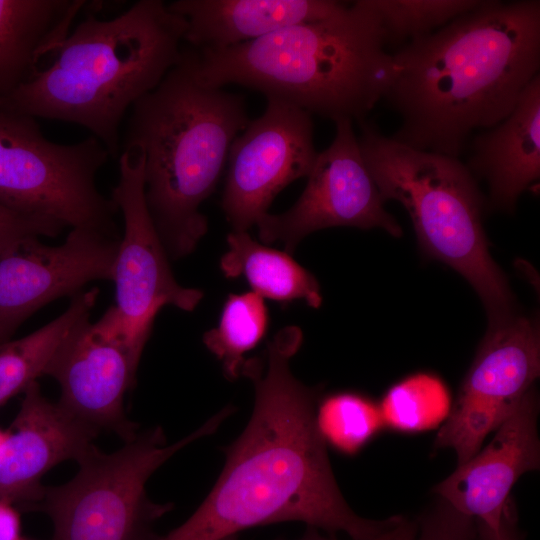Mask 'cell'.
<instances>
[{"instance_id": "32", "label": "cell", "mask_w": 540, "mask_h": 540, "mask_svg": "<svg viewBox=\"0 0 540 540\" xmlns=\"http://www.w3.org/2000/svg\"><path fill=\"white\" fill-rule=\"evenodd\" d=\"M223 540H240L237 536H232V537H228L226 539H223Z\"/></svg>"}, {"instance_id": "7", "label": "cell", "mask_w": 540, "mask_h": 540, "mask_svg": "<svg viewBox=\"0 0 540 540\" xmlns=\"http://www.w3.org/2000/svg\"><path fill=\"white\" fill-rule=\"evenodd\" d=\"M232 411L224 408L172 444L156 426L112 453L94 445L71 480L44 488L41 509L52 522V540H162L154 524L172 505L148 497V479L175 453L214 433Z\"/></svg>"}, {"instance_id": "9", "label": "cell", "mask_w": 540, "mask_h": 540, "mask_svg": "<svg viewBox=\"0 0 540 540\" xmlns=\"http://www.w3.org/2000/svg\"><path fill=\"white\" fill-rule=\"evenodd\" d=\"M119 181L111 199L121 212L124 231L113 267L115 305L109 308L133 355L140 360L158 312L166 305L192 311L203 291L181 286L149 213L144 191V155L122 150Z\"/></svg>"}, {"instance_id": "30", "label": "cell", "mask_w": 540, "mask_h": 540, "mask_svg": "<svg viewBox=\"0 0 540 540\" xmlns=\"http://www.w3.org/2000/svg\"><path fill=\"white\" fill-rule=\"evenodd\" d=\"M21 522L12 503L0 500V540H21Z\"/></svg>"}, {"instance_id": "1", "label": "cell", "mask_w": 540, "mask_h": 540, "mask_svg": "<svg viewBox=\"0 0 540 540\" xmlns=\"http://www.w3.org/2000/svg\"><path fill=\"white\" fill-rule=\"evenodd\" d=\"M302 340L298 326L283 327L267 343L265 359H249L244 376L255 388L251 418L225 449V465L212 490L162 540H223L288 521L344 532L352 540H375L401 521V515L360 517L344 500L315 426L319 390L304 385L290 369Z\"/></svg>"}, {"instance_id": "27", "label": "cell", "mask_w": 540, "mask_h": 540, "mask_svg": "<svg viewBox=\"0 0 540 540\" xmlns=\"http://www.w3.org/2000/svg\"><path fill=\"white\" fill-rule=\"evenodd\" d=\"M65 227L51 219L28 216L0 204V255L33 237H56Z\"/></svg>"}, {"instance_id": "23", "label": "cell", "mask_w": 540, "mask_h": 540, "mask_svg": "<svg viewBox=\"0 0 540 540\" xmlns=\"http://www.w3.org/2000/svg\"><path fill=\"white\" fill-rule=\"evenodd\" d=\"M378 406L384 426L407 433L437 427L451 410L447 387L428 373L413 374L393 385Z\"/></svg>"}, {"instance_id": "10", "label": "cell", "mask_w": 540, "mask_h": 540, "mask_svg": "<svg viewBox=\"0 0 540 540\" xmlns=\"http://www.w3.org/2000/svg\"><path fill=\"white\" fill-rule=\"evenodd\" d=\"M540 372V334L534 319L511 316L491 324L462 383L435 448H452L458 465L516 409Z\"/></svg>"}, {"instance_id": "21", "label": "cell", "mask_w": 540, "mask_h": 540, "mask_svg": "<svg viewBox=\"0 0 540 540\" xmlns=\"http://www.w3.org/2000/svg\"><path fill=\"white\" fill-rule=\"evenodd\" d=\"M99 289L94 287L72 297L57 318L17 340L0 344V406L25 389L46 370L71 330L89 317Z\"/></svg>"}, {"instance_id": "2", "label": "cell", "mask_w": 540, "mask_h": 540, "mask_svg": "<svg viewBox=\"0 0 540 540\" xmlns=\"http://www.w3.org/2000/svg\"><path fill=\"white\" fill-rule=\"evenodd\" d=\"M392 59L383 99L401 125L391 137L459 158L472 132L508 117L539 74L540 2L481 1Z\"/></svg>"}, {"instance_id": "25", "label": "cell", "mask_w": 540, "mask_h": 540, "mask_svg": "<svg viewBox=\"0 0 540 540\" xmlns=\"http://www.w3.org/2000/svg\"><path fill=\"white\" fill-rule=\"evenodd\" d=\"M377 19L386 46L403 45L434 32L481 0H363Z\"/></svg>"}, {"instance_id": "6", "label": "cell", "mask_w": 540, "mask_h": 540, "mask_svg": "<svg viewBox=\"0 0 540 540\" xmlns=\"http://www.w3.org/2000/svg\"><path fill=\"white\" fill-rule=\"evenodd\" d=\"M358 123L360 151L383 200L400 202L423 249L471 284L489 325L513 316L511 291L482 226L484 197L466 165L385 136L366 119Z\"/></svg>"}, {"instance_id": "31", "label": "cell", "mask_w": 540, "mask_h": 540, "mask_svg": "<svg viewBox=\"0 0 540 540\" xmlns=\"http://www.w3.org/2000/svg\"><path fill=\"white\" fill-rule=\"evenodd\" d=\"M5 437H6V431H2L0 430V447L2 446L4 440H5Z\"/></svg>"}, {"instance_id": "22", "label": "cell", "mask_w": 540, "mask_h": 540, "mask_svg": "<svg viewBox=\"0 0 540 540\" xmlns=\"http://www.w3.org/2000/svg\"><path fill=\"white\" fill-rule=\"evenodd\" d=\"M268 322L260 295L253 291L228 295L218 325L204 333L203 343L221 362L229 380L243 376L248 361L245 355L264 338Z\"/></svg>"}, {"instance_id": "29", "label": "cell", "mask_w": 540, "mask_h": 540, "mask_svg": "<svg viewBox=\"0 0 540 540\" xmlns=\"http://www.w3.org/2000/svg\"><path fill=\"white\" fill-rule=\"evenodd\" d=\"M417 533V522L410 521L403 517L401 521L382 534L375 540H412ZM280 540V539H279ZM298 540H337L334 537H326L320 534L319 530L307 527V530Z\"/></svg>"}, {"instance_id": "8", "label": "cell", "mask_w": 540, "mask_h": 540, "mask_svg": "<svg viewBox=\"0 0 540 540\" xmlns=\"http://www.w3.org/2000/svg\"><path fill=\"white\" fill-rule=\"evenodd\" d=\"M109 157L94 136L58 144L35 118L0 107V204L13 211L119 237L118 208L96 185Z\"/></svg>"}, {"instance_id": "24", "label": "cell", "mask_w": 540, "mask_h": 540, "mask_svg": "<svg viewBox=\"0 0 540 540\" xmlns=\"http://www.w3.org/2000/svg\"><path fill=\"white\" fill-rule=\"evenodd\" d=\"M315 426L326 446L357 454L384 426L379 406L356 392H337L317 401Z\"/></svg>"}, {"instance_id": "18", "label": "cell", "mask_w": 540, "mask_h": 540, "mask_svg": "<svg viewBox=\"0 0 540 540\" xmlns=\"http://www.w3.org/2000/svg\"><path fill=\"white\" fill-rule=\"evenodd\" d=\"M186 22L184 41L219 49L278 30L333 17L348 5L334 0H177L168 4Z\"/></svg>"}, {"instance_id": "11", "label": "cell", "mask_w": 540, "mask_h": 540, "mask_svg": "<svg viewBox=\"0 0 540 540\" xmlns=\"http://www.w3.org/2000/svg\"><path fill=\"white\" fill-rule=\"evenodd\" d=\"M335 127L332 143L317 154L296 203L284 213H266L257 220L262 242L281 241L291 254L308 234L330 227H377L402 235L365 165L352 121H337Z\"/></svg>"}, {"instance_id": "26", "label": "cell", "mask_w": 540, "mask_h": 540, "mask_svg": "<svg viewBox=\"0 0 540 540\" xmlns=\"http://www.w3.org/2000/svg\"><path fill=\"white\" fill-rule=\"evenodd\" d=\"M412 540H477L476 522L439 499L417 521V533Z\"/></svg>"}, {"instance_id": "5", "label": "cell", "mask_w": 540, "mask_h": 540, "mask_svg": "<svg viewBox=\"0 0 540 540\" xmlns=\"http://www.w3.org/2000/svg\"><path fill=\"white\" fill-rule=\"evenodd\" d=\"M191 50L195 71L207 85L244 86L334 122L365 119L383 99L393 65L363 0L328 19L254 41Z\"/></svg>"}, {"instance_id": "28", "label": "cell", "mask_w": 540, "mask_h": 540, "mask_svg": "<svg viewBox=\"0 0 540 540\" xmlns=\"http://www.w3.org/2000/svg\"><path fill=\"white\" fill-rule=\"evenodd\" d=\"M477 529V540H523L517 524V515L511 498L508 500L500 527L492 530L480 521L475 520Z\"/></svg>"}, {"instance_id": "33", "label": "cell", "mask_w": 540, "mask_h": 540, "mask_svg": "<svg viewBox=\"0 0 540 540\" xmlns=\"http://www.w3.org/2000/svg\"><path fill=\"white\" fill-rule=\"evenodd\" d=\"M3 343L2 341H0V344Z\"/></svg>"}, {"instance_id": "15", "label": "cell", "mask_w": 540, "mask_h": 540, "mask_svg": "<svg viewBox=\"0 0 540 540\" xmlns=\"http://www.w3.org/2000/svg\"><path fill=\"white\" fill-rule=\"evenodd\" d=\"M538 412L533 387L497 427L487 447L458 465L434 492L460 513L498 530L515 482L539 469Z\"/></svg>"}, {"instance_id": "12", "label": "cell", "mask_w": 540, "mask_h": 540, "mask_svg": "<svg viewBox=\"0 0 540 540\" xmlns=\"http://www.w3.org/2000/svg\"><path fill=\"white\" fill-rule=\"evenodd\" d=\"M317 154L312 115L267 99L263 114L248 122L229 149L221 206L233 231L255 225L280 191L308 176Z\"/></svg>"}, {"instance_id": "14", "label": "cell", "mask_w": 540, "mask_h": 540, "mask_svg": "<svg viewBox=\"0 0 540 540\" xmlns=\"http://www.w3.org/2000/svg\"><path fill=\"white\" fill-rule=\"evenodd\" d=\"M89 317L71 330L45 375L59 384L61 406L98 431H112L126 442L138 433L137 424L125 414L124 398L135 382L140 360L109 310L95 323Z\"/></svg>"}, {"instance_id": "16", "label": "cell", "mask_w": 540, "mask_h": 540, "mask_svg": "<svg viewBox=\"0 0 540 540\" xmlns=\"http://www.w3.org/2000/svg\"><path fill=\"white\" fill-rule=\"evenodd\" d=\"M20 409L0 447V500L40 502L42 477L54 466L78 461L98 430L49 401L37 381L23 392Z\"/></svg>"}, {"instance_id": "3", "label": "cell", "mask_w": 540, "mask_h": 540, "mask_svg": "<svg viewBox=\"0 0 540 540\" xmlns=\"http://www.w3.org/2000/svg\"><path fill=\"white\" fill-rule=\"evenodd\" d=\"M185 30L161 0L137 1L111 19L91 15L0 107L85 127L118 157L124 117L178 63Z\"/></svg>"}, {"instance_id": "13", "label": "cell", "mask_w": 540, "mask_h": 540, "mask_svg": "<svg viewBox=\"0 0 540 540\" xmlns=\"http://www.w3.org/2000/svg\"><path fill=\"white\" fill-rule=\"evenodd\" d=\"M121 237V236H120ZM120 237L72 228L57 246L26 239L0 255V341L34 312L75 296L94 280H112Z\"/></svg>"}, {"instance_id": "19", "label": "cell", "mask_w": 540, "mask_h": 540, "mask_svg": "<svg viewBox=\"0 0 540 540\" xmlns=\"http://www.w3.org/2000/svg\"><path fill=\"white\" fill-rule=\"evenodd\" d=\"M83 0H0V98L29 81L70 32Z\"/></svg>"}, {"instance_id": "17", "label": "cell", "mask_w": 540, "mask_h": 540, "mask_svg": "<svg viewBox=\"0 0 540 540\" xmlns=\"http://www.w3.org/2000/svg\"><path fill=\"white\" fill-rule=\"evenodd\" d=\"M465 164L489 186V205L513 211L520 195L540 178V74L499 124L481 130L470 143Z\"/></svg>"}, {"instance_id": "20", "label": "cell", "mask_w": 540, "mask_h": 540, "mask_svg": "<svg viewBox=\"0 0 540 540\" xmlns=\"http://www.w3.org/2000/svg\"><path fill=\"white\" fill-rule=\"evenodd\" d=\"M226 240L228 250L220 260L225 277L243 276L262 298L281 303L303 300L312 308L321 306L317 279L289 253L258 243L247 231H232Z\"/></svg>"}, {"instance_id": "4", "label": "cell", "mask_w": 540, "mask_h": 540, "mask_svg": "<svg viewBox=\"0 0 540 540\" xmlns=\"http://www.w3.org/2000/svg\"><path fill=\"white\" fill-rule=\"evenodd\" d=\"M249 121L243 96L199 78L191 47L129 110L120 152L135 148L144 155L146 204L170 258L192 253L207 232L199 207Z\"/></svg>"}]
</instances>
